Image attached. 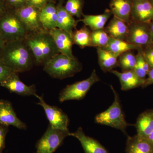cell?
<instances>
[{"label":"cell","instance_id":"e0dca14e","mask_svg":"<svg viewBox=\"0 0 153 153\" xmlns=\"http://www.w3.org/2000/svg\"><path fill=\"white\" fill-rule=\"evenodd\" d=\"M111 73L117 76L119 79L121 89L128 91L136 88L142 86L145 79H141L135 74L133 70L119 72L113 70Z\"/></svg>","mask_w":153,"mask_h":153},{"label":"cell","instance_id":"f35d334b","mask_svg":"<svg viewBox=\"0 0 153 153\" xmlns=\"http://www.w3.org/2000/svg\"><path fill=\"white\" fill-rule=\"evenodd\" d=\"M150 28L151 45L153 46V21L149 24Z\"/></svg>","mask_w":153,"mask_h":153},{"label":"cell","instance_id":"b9f144b4","mask_svg":"<svg viewBox=\"0 0 153 153\" xmlns=\"http://www.w3.org/2000/svg\"></svg>","mask_w":153,"mask_h":153},{"label":"cell","instance_id":"8fae6325","mask_svg":"<svg viewBox=\"0 0 153 153\" xmlns=\"http://www.w3.org/2000/svg\"><path fill=\"white\" fill-rule=\"evenodd\" d=\"M11 92L23 96H30L37 95L36 85H27L19 78L18 73L13 72L1 85Z\"/></svg>","mask_w":153,"mask_h":153},{"label":"cell","instance_id":"3957f363","mask_svg":"<svg viewBox=\"0 0 153 153\" xmlns=\"http://www.w3.org/2000/svg\"><path fill=\"white\" fill-rule=\"evenodd\" d=\"M44 70L51 77L62 79L72 77L82 70V64L76 57L71 58L59 53L43 66Z\"/></svg>","mask_w":153,"mask_h":153},{"label":"cell","instance_id":"4316f807","mask_svg":"<svg viewBox=\"0 0 153 153\" xmlns=\"http://www.w3.org/2000/svg\"><path fill=\"white\" fill-rule=\"evenodd\" d=\"M136 63V57L131 51L121 54L118 57V66L122 71L133 70Z\"/></svg>","mask_w":153,"mask_h":153},{"label":"cell","instance_id":"44dd1931","mask_svg":"<svg viewBox=\"0 0 153 153\" xmlns=\"http://www.w3.org/2000/svg\"><path fill=\"white\" fill-rule=\"evenodd\" d=\"M126 152V153H153V145L146 139L137 135L128 137Z\"/></svg>","mask_w":153,"mask_h":153},{"label":"cell","instance_id":"5bb4252c","mask_svg":"<svg viewBox=\"0 0 153 153\" xmlns=\"http://www.w3.org/2000/svg\"><path fill=\"white\" fill-rule=\"evenodd\" d=\"M48 32L53 38L60 53L71 58L75 57L72 52V46L74 44L71 35L57 28Z\"/></svg>","mask_w":153,"mask_h":153},{"label":"cell","instance_id":"ffe728a7","mask_svg":"<svg viewBox=\"0 0 153 153\" xmlns=\"http://www.w3.org/2000/svg\"><path fill=\"white\" fill-rule=\"evenodd\" d=\"M104 30L110 38L126 41L128 25L117 17H113Z\"/></svg>","mask_w":153,"mask_h":153},{"label":"cell","instance_id":"7c38bea8","mask_svg":"<svg viewBox=\"0 0 153 153\" xmlns=\"http://www.w3.org/2000/svg\"><path fill=\"white\" fill-rule=\"evenodd\" d=\"M0 124L12 126L19 129H25L27 125L17 117L16 114L10 101L0 100Z\"/></svg>","mask_w":153,"mask_h":153},{"label":"cell","instance_id":"83f0119b","mask_svg":"<svg viewBox=\"0 0 153 153\" xmlns=\"http://www.w3.org/2000/svg\"><path fill=\"white\" fill-rule=\"evenodd\" d=\"M141 50H137V54L136 55V63L133 71L140 78L145 79L151 68L143 55Z\"/></svg>","mask_w":153,"mask_h":153},{"label":"cell","instance_id":"d590c367","mask_svg":"<svg viewBox=\"0 0 153 153\" xmlns=\"http://www.w3.org/2000/svg\"><path fill=\"white\" fill-rule=\"evenodd\" d=\"M147 75L148 77L145 79L144 83L142 86L143 88L153 84V67L150 68Z\"/></svg>","mask_w":153,"mask_h":153},{"label":"cell","instance_id":"f1b7e54d","mask_svg":"<svg viewBox=\"0 0 153 153\" xmlns=\"http://www.w3.org/2000/svg\"><path fill=\"white\" fill-rule=\"evenodd\" d=\"M110 37L104 29L93 30L91 33V47L102 48L106 46Z\"/></svg>","mask_w":153,"mask_h":153},{"label":"cell","instance_id":"7a4b0ae2","mask_svg":"<svg viewBox=\"0 0 153 153\" xmlns=\"http://www.w3.org/2000/svg\"><path fill=\"white\" fill-rule=\"evenodd\" d=\"M25 41L33 53L36 65L44 66L60 53L52 36L47 31L29 33Z\"/></svg>","mask_w":153,"mask_h":153},{"label":"cell","instance_id":"484cf974","mask_svg":"<svg viewBox=\"0 0 153 153\" xmlns=\"http://www.w3.org/2000/svg\"><path fill=\"white\" fill-rule=\"evenodd\" d=\"M91 33L90 30L85 26L73 32L72 38L74 44L81 48L91 47Z\"/></svg>","mask_w":153,"mask_h":153},{"label":"cell","instance_id":"30bf717a","mask_svg":"<svg viewBox=\"0 0 153 153\" xmlns=\"http://www.w3.org/2000/svg\"><path fill=\"white\" fill-rule=\"evenodd\" d=\"M40 10L36 7L27 5L15 10L29 33L47 31L43 28L40 22Z\"/></svg>","mask_w":153,"mask_h":153},{"label":"cell","instance_id":"74e56055","mask_svg":"<svg viewBox=\"0 0 153 153\" xmlns=\"http://www.w3.org/2000/svg\"><path fill=\"white\" fill-rule=\"evenodd\" d=\"M5 44V42L4 41L1 33H0V54H1V51H2Z\"/></svg>","mask_w":153,"mask_h":153},{"label":"cell","instance_id":"9a60e30c","mask_svg":"<svg viewBox=\"0 0 153 153\" xmlns=\"http://www.w3.org/2000/svg\"><path fill=\"white\" fill-rule=\"evenodd\" d=\"M69 136L74 137L79 141L85 153H109L97 140L86 135L81 127L74 132L69 133Z\"/></svg>","mask_w":153,"mask_h":153},{"label":"cell","instance_id":"1f68e13d","mask_svg":"<svg viewBox=\"0 0 153 153\" xmlns=\"http://www.w3.org/2000/svg\"><path fill=\"white\" fill-rule=\"evenodd\" d=\"M13 71L0 60V86L2 82L8 78Z\"/></svg>","mask_w":153,"mask_h":153},{"label":"cell","instance_id":"2e32d148","mask_svg":"<svg viewBox=\"0 0 153 153\" xmlns=\"http://www.w3.org/2000/svg\"><path fill=\"white\" fill-rule=\"evenodd\" d=\"M133 0H111L110 10L114 16L129 25L131 22V10Z\"/></svg>","mask_w":153,"mask_h":153},{"label":"cell","instance_id":"52a82bcc","mask_svg":"<svg viewBox=\"0 0 153 153\" xmlns=\"http://www.w3.org/2000/svg\"><path fill=\"white\" fill-rule=\"evenodd\" d=\"M69 130L53 128L50 125L36 144V153H53L61 146Z\"/></svg>","mask_w":153,"mask_h":153},{"label":"cell","instance_id":"6da1fadb","mask_svg":"<svg viewBox=\"0 0 153 153\" xmlns=\"http://www.w3.org/2000/svg\"><path fill=\"white\" fill-rule=\"evenodd\" d=\"M0 60L16 73L29 71L35 64L32 52L25 39L5 43Z\"/></svg>","mask_w":153,"mask_h":153},{"label":"cell","instance_id":"ab89813d","mask_svg":"<svg viewBox=\"0 0 153 153\" xmlns=\"http://www.w3.org/2000/svg\"><path fill=\"white\" fill-rule=\"evenodd\" d=\"M146 139L153 145V131Z\"/></svg>","mask_w":153,"mask_h":153},{"label":"cell","instance_id":"7402d4cb","mask_svg":"<svg viewBox=\"0 0 153 153\" xmlns=\"http://www.w3.org/2000/svg\"><path fill=\"white\" fill-rule=\"evenodd\" d=\"M137 135L146 138L153 131V109L140 115L135 125Z\"/></svg>","mask_w":153,"mask_h":153},{"label":"cell","instance_id":"5b68a950","mask_svg":"<svg viewBox=\"0 0 153 153\" xmlns=\"http://www.w3.org/2000/svg\"><path fill=\"white\" fill-rule=\"evenodd\" d=\"M111 87L114 94L113 102L106 110L96 116L95 122L100 124L120 130L126 133L127 128L130 124L126 120L118 94L112 85H111Z\"/></svg>","mask_w":153,"mask_h":153},{"label":"cell","instance_id":"f546056e","mask_svg":"<svg viewBox=\"0 0 153 153\" xmlns=\"http://www.w3.org/2000/svg\"><path fill=\"white\" fill-rule=\"evenodd\" d=\"M83 0H67L64 6L66 10L72 16L80 19L82 16Z\"/></svg>","mask_w":153,"mask_h":153},{"label":"cell","instance_id":"cb8c5ba5","mask_svg":"<svg viewBox=\"0 0 153 153\" xmlns=\"http://www.w3.org/2000/svg\"><path fill=\"white\" fill-rule=\"evenodd\" d=\"M100 67L103 72H111L118 66V57L109 51L101 48H97Z\"/></svg>","mask_w":153,"mask_h":153},{"label":"cell","instance_id":"603a6c76","mask_svg":"<svg viewBox=\"0 0 153 153\" xmlns=\"http://www.w3.org/2000/svg\"><path fill=\"white\" fill-rule=\"evenodd\" d=\"M111 15L112 14L110 10L106 9L104 13L100 15L83 14V18L79 21L83 22L85 26L89 27L92 31L101 30L104 29L107 22L111 16Z\"/></svg>","mask_w":153,"mask_h":153},{"label":"cell","instance_id":"d6986e66","mask_svg":"<svg viewBox=\"0 0 153 153\" xmlns=\"http://www.w3.org/2000/svg\"><path fill=\"white\" fill-rule=\"evenodd\" d=\"M63 2L60 0L56 6L57 9V28L64 30L72 36L73 30L76 28L78 21L75 19L66 10L63 5Z\"/></svg>","mask_w":153,"mask_h":153},{"label":"cell","instance_id":"8992f818","mask_svg":"<svg viewBox=\"0 0 153 153\" xmlns=\"http://www.w3.org/2000/svg\"><path fill=\"white\" fill-rule=\"evenodd\" d=\"M100 81L96 71L94 69L87 79L67 85L60 91L59 100L60 102L70 100H81L85 97L88 91L96 82Z\"/></svg>","mask_w":153,"mask_h":153},{"label":"cell","instance_id":"4fadbf2b","mask_svg":"<svg viewBox=\"0 0 153 153\" xmlns=\"http://www.w3.org/2000/svg\"><path fill=\"white\" fill-rule=\"evenodd\" d=\"M131 20L150 24L153 21V6L149 0H133Z\"/></svg>","mask_w":153,"mask_h":153},{"label":"cell","instance_id":"ba28073f","mask_svg":"<svg viewBox=\"0 0 153 153\" xmlns=\"http://www.w3.org/2000/svg\"><path fill=\"white\" fill-rule=\"evenodd\" d=\"M128 25V32L126 41L138 47L145 49L151 45L149 24L140 23L132 20Z\"/></svg>","mask_w":153,"mask_h":153},{"label":"cell","instance_id":"836d02e7","mask_svg":"<svg viewBox=\"0 0 153 153\" xmlns=\"http://www.w3.org/2000/svg\"><path fill=\"white\" fill-rule=\"evenodd\" d=\"M7 127L0 124V153H2L5 147L6 135L8 131Z\"/></svg>","mask_w":153,"mask_h":153},{"label":"cell","instance_id":"60d3db41","mask_svg":"<svg viewBox=\"0 0 153 153\" xmlns=\"http://www.w3.org/2000/svg\"><path fill=\"white\" fill-rule=\"evenodd\" d=\"M149 1H150V2L151 4H152L153 6V0H149Z\"/></svg>","mask_w":153,"mask_h":153},{"label":"cell","instance_id":"8d00e7d4","mask_svg":"<svg viewBox=\"0 0 153 153\" xmlns=\"http://www.w3.org/2000/svg\"><path fill=\"white\" fill-rule=\"evenodd\" d=\"M7 9L5 0H0V19Z\"/></svg>","mask_w":153,"mask_h":153},{"label":"cell","instance_id":"ac0fdd59","mask_svg":"<svg viewBox=\"0 0 153 153\" xmlns=\"http://www.w3.org/2000/svg\"><path fill=\"white\" fill-rule=\"evenodd\" d=\"M40 20L43 28L47 32L57 28V7L54 2L48 3L40 10Z\"/></svg>","mask_w":153,"mask_h":153},{"label":"cell","instance_id":"9c48e42d","mask_svg":"<svg viewBox=\"0 0 153 153\" xmlns=\"http://www.w3.org/2000/svg\"><path fill=\"white\" fill-rule=\"evenodd\" d=\"M36 97L39 100L37 104L42 107L45 111L49 125L53 128L63 130H68L69 119L68 115L62 109L56 106L47 104L43 96L37 94Z\"/></svg>","mask_w":153,"mask_h":153},{"label":"cell","instance_id":"e575fe53","mask_svg":"<svg viewBox=\"0 0 153 153\" xmlns=\"http://www.w3.org/2000/svg\"><path fill=\"white\" fill-rule=\"evenodd\" d=\"M53 0H27V5L41 9L48 3L53 2Z\"/></svg>","mask_w":153,"mask_h":153},{"label":"cell","instance_id":"d6a6232c","mask_svg":"<svg viewBox=\"0 0 153 153\" xmlns=\"http://www.w3.org/2000/svg\"><path fill=\"white\" fill-rule=\"evenodd\" d=\"M142 52L150 68L153 67V46L149 45L142 49Z\"/></svg>","mask_w":153,"mask_h":153},{"label":"cell","instance_id":"4dcf8cb0","mask_svg":"<svg viewBox=\"0 0 153 153\" xmlns=\"http://www.w3.org/2000/svg\"><path fill=\"white\" fill-rule=\"evenodd\" d=\"M8 8L16 10L27 5V0H5Z\"/></svg>","mask_w":153,"mask_h":153},{"label":"cell","instance_id":"277c9868","mask_svg":"<svg viewBox=\"0 0 153 153\" xmlns=\"http://www.w3.org/2000/svg\"><path fill=\"white\" fill-rule=\"evenodd\" d=\"M0 33L7 43L25 39L29 32L15 10L7 8L0 19Z\"/></svg>","mask_w":153,"mask_h":153},{"label":"cell","instance_id":"d4e9b609","mask_svg":"<svg viewBox=\"0 0 153 153\" xmlns=\"http://www.w3.org/2000/svg\"><path fill=\"white\" fill-rule=\"evenodd\" d=\"M102 49L109 51L114 55L119 56L121 54L134 50H139V48L128 41L118 40L110 37L106 46Z\"/></svg>","mask_w":153,"mask_h":153}]
</instances>
